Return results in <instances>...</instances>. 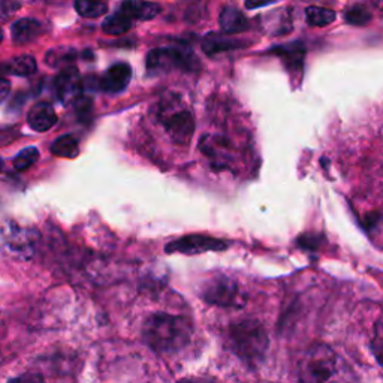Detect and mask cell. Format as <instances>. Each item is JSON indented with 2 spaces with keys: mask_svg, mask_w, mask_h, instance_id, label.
<instances>
[{
  "mask_svg": "<svg viewBox=\"0 0 383 383\" xmlns=\"http://www.w3.org/2000/svg\"><path fill=\"white\" fill-rule=\"evenodd\" d=\"M73 56H75V52L71 48H55L47 55V63H50L52 66H59L62 63H68L73 60Z\"/></svg>",
  "mask_w": 383,
  "mask_h": 383,
  "instance_id": "obj_25",
  "label": "cell"
},
{
  "mask_svg": "<svg viewBox=\"0 0 383 383\" xmlns=\"http://www.w3.org/2000/svg\"><path fill=\"white\" fill-rule=\"evenodd\" d=\"M42 31H44L42 23L35 18L17 20L13 24V27H10L13 41L18 45H26V44H30V42L36 41L42 35Z\"/></svg>",
  "mask_w": 383,
  "mask_h": 383,
  "instance_id": "obj_13",
  "label": "cell"
},
{
  "mask_svg": "<svg viewBox=\"0 0 383 383\" xmlns=\"http://www.w3.org/2000/svg\"><path fill=\"white\" fill-rule=\"evenodd\" d=\"M145 68L150 75H159L174 69L195 71L199 68V63L194 51L186 47H162L148 52Z\"/></svg>",
  "mask_w": 383,
  "mask_h": 383,
  "instance_id": "obj_4",
  "label": "cell"
},
{
  "mask_svg": "<svg viewBox=\"0 0 383 383\" xmlns=\"http://www.w3.org/2000/svg\"><path fill=\"white\" fill-rule=\"evenodd\" d=\"M39 159V150L36 147H27L24 150H21L13 161L14 168L17 171H26L31 165H34Z\"/></svg>",
  "mask_w": 383,
  "mask_h": 383,
  "instance_id": "obj_23",
  "label": "cell"
},
{
  "mask_svg": "<svg viewBox=\"0 0 383 383\" xmlns=\"http://www.w3.org/2000/svg\"><path fill=\"white\" fill-rule=\"evenodd\" d=\"M81 89L82 84L77 68H65L60 71V73L55 80L56 96L63 103H75L81 98Z\"/></svg>",
  "mask_w": 383,
  "mask_h": 383,
  "instance_id": "obj_8",
  "label": "cell"
},
{
  "mask_svg": "<svg viewBox=\"0 0 383 383\" xmlns=\"http://www.w3.org/2000/svg\"><path fill=\"white\" fill-rule=\"evenodd\" d=\"M246 42H243L236 38H228V36H220L216 34H208L202 42V50H204L208 56L219 55L223 51L229 50H237L241 47H246Z\"/></svg>",
  "mask_w": 383,
  "mask_h": 383,
  "instance_id": "obj_16",
  "label": "cell"
},
{
  "mask_svg": "<svg viewBox=\"0 0 383 383\" xmlns=\"http://www.w3.org/2000/svg\"><path fill=\"white\" fill-rule=\"evenodd\" d=\"M220 29L228 35H238L250 29L249 20L244 17L240 9L233 6H225L219 15Z\"/></svg>",
  "mask_w": 383,
  "mask_h": 383,
  "instance_id": "obj_14",
  "label": "cell"
},
{
  "mask_svg": "<svg viewBox=\"0 0 383 383\" xmlns=\"http://www.w3.org/2000/svg\"><path fill=\"white\" fill-rule=\"evenodd\" d=\"M228 345L244 364L259 366L268 349V334L261 322L254 319L237 322L228 329Z\"/></svg>",
  "mask_w": 383,
  "mask_h": 383,
  "instance_id": "obj_3",
  "label": "cell"
},
{
  "mask_svg": "<svg viewBox=\"0 0 383 383\" xmlns=\"http://www.w3.org/2000/svg\"><path fill=\"white\" fill-rule=\"evenodd\" d=\"M229 243L220 238H212L208 236H186L177 238L166 244V253H182V254H198L204 252H222L228 249Z\"/></svg>",
  "mask_w": 383,
  "mask_h": 383,
  "instance_id": "obj_7",
  "label": "cell"
},
{
  "mask_svg": "<svg viewBox=\"0 0 383 383\" xmlns=\"http://www.w3.org/2000/svg\"><path fill=\"white\" fill-rule=\"evenodd\" d=\"M271 52L275 56H279L284 62L286 68L291 72H301L303 71L305 47L301 44V42H292V44L274 47L271 50Z\"/></svg>",
  "mask_w": 383,
  "mask_h": 383,
  "instance_id": "obj_15",
  "label": "cell"
},
{
  "mask_svg": "<svg viewBox=\"0 0 383 383\" xmlns=\"http://www.w3.org/2000/svg\"><path fill=\"white\" fill-rule=\"evenodd\" d=\"M133 26V20L127 15L123 9H117L114 14L108 15L102 23V30L106 35L111 36H119L129 31Z\"/></svg>",
  "mask_w": 383,
  "mask_h": 383,
  "instance_id": "obj_17",
  "label": "cell"
},
{
  "mask_svg": "<svg viewBox=\"0 0 383 383\" xmlns=\"http://www.w3.org/2000/svg\"><path fill=\"white\" fill-rule=\"evenodd\" d=\"M56 123L57 114L48 102H38L27 113V124L35 132H47Z\"/></svg>",
  "mask_w": 383,
  "mask_h": 383,
  "instance_id": "obj_11",
  "label": "cell"
},
{
  "mask_svg": "<svg viewBox=\"0 0 383 383\" xmlns=\"http://www.w3.org/2000/svg\"><path fill=\"white\" fill-rule=\"evenodd\" d=\"M305 20L310 26L324 27L333 23L335 20V13L322 6H308L305 9Z\"/></svg>",
  "mask_w": 383,
  "mask_h": 383,
  "instance_id": "obj_21",
  "label": "cell"
},
{
  "mask_svg": "<svg viewBox=\"0 0 383 383\" xmlns=\"http://www.w3.org/2000/svg\"><path fill=\"white\" fill-rule=\"evenodd\" d=\"M20 6H21L20 3L8 2V0H5V2L2 3V20L6 21L9 18V15H13L14 10H17Z\"/></svg>",
  "mask_w": 383,
  "mask_h": 383,
  "instance_id": "obj_28",
  "label": "cell"
},
{
  "mask_svg": "<svg viewBox=\"0 0 383 383\" xmlns=\"http://www.w3.org/2000/svg\"><path fill=\"white\" fill-rule=\"evenodd\" d=\"M373 350H375V355H376L377 361L383 366V326H379V329H377V334H376L375 343H373Z\"/></svg>",
  "mask_w": 383,
  "mask_h": 383,
  "instance_id": "obj_26",
  "label": "cell"
},
{
  "mask_svg": "<svg viewBox=\"0 0 383 383\" xmlns=\"http://www.w3.org/2000/svg\"><path fill=\"white\" fill-rule=\"evenodd\" d=\"M38 69V63L31 56H18L8 60L3 65V72L13 73L17 77L34 75Z\"/></svg>",
  "mask_w": 383,
  "mask_h": 383,
  "instance_id": "obj_19",
  "label": "cell"
},
{
  "mask_svg": "<svg viewBox=\"0 0 383 383\" xmlns=\"http://www.w3.org/2000/svg\"><path fill=\"white\" fill-rule=\"evenodd\" d=\"M201 150L204 152L216 168H228L232 161L231 145L226 138L217 135H207L201 140Z\"/></svg>",
  "mask_w": 383,
  "mask_h": 383,
  "instance_id": "obj_9",
  "label": "cell"
},
{
  "mask_svg": "<svg viewBox=\"0 0 383 383\" xmlns=\"http://www.w3.org/2000/svg\"><path fill=\"white\" fill-rule=\"evenodd\" d=\"M298 376L303 383H356L352 368L325 345L305 350L298 363Z\"/></svg>",
  "mask_w": 383,
  "mask_h": 383,
  "instance_id": "obj_1",
  "label": "cell"
},
{
  "mask_svg": "<svg viewBox=\"0 0 383 383\" xmlns=\"http://www.w3.org/2000/svg\"><path fill=\"white\" fill-rule=\"evenodd\" d=\"M8 383H45V382H44V377H42L41 375L26 373V375H21L13 380H9Z\"/></svg>",
  "mask_w": 383,
  "mask_h": 383,
  "instance_id": "obj_27",
  "label": "cell"
},
{
  "mask_svg": "<svg viewBox=\"0 0 383 383\" xmlns=\"http://www.w3.org/2000/svg\"><path fill=\"white\" fill-rule=\"evenodd\" d=\"M180 383H219V382L211 377H187Z\"/></svg>",
  "mask_w": 383,
  "mask_h": 383,
  "instance_id": "obj_29",
  "label": "cell"
},
{
  "mask_svg": "<svg viewBox=\"0 0 383 383\" xmlns=\"http://www.w3.org/2000/svg\"><path fill=\"white\" fill-rule=\"evenodd\" d=\"M345 18L349 24L366 26L371 21V14L364 6H354L345 14Z\"/></svg>",
  "mask_w": 383,
  "mask_h": 383,
  "instance_id": "obj_24",
  "label": "cell"
},
{
  "mask_svg": "<svg viewBox=\"0 0 383 383\" xmlns=\"http://www.w3.org/2000/svg\"><path fill=\"white\" fill-rule=\"evenodd\" d=\"M120 9H123L124 13L129 15L133 21H148L153 20L156 15L161 13V6L153 2H123L120 5Z\"/></svg>",
  "mask_w": 383,
  "mask_h": 383,
  "instance_id": "obj_18",
  "label": "cell"
},
{
  "mask_svg": "<svg viewBox=\"0 0 383 383\" xmlns=\"http://www.w3.org/2000/svg\"><path fill=\"white\" fill-rule=\"evenodd\" d=\"M201 296L205 303L219 307L240 308L247 301L240 284L228 275H212L202 286Z\"/></svg>",
  "mask_w": 383,
  "mask_h": 383,
  "instance_id": "obj_6",
  "label": "cell"
},
{
  "mask_svg": "<svg viewBox=\"0 0 383 383\" xmlns=\"http://www.w3.org/2000/svg\"><path fill=\"white\" fill-rule=\"evenodd\" d=\"M159 122L175 144L187 145L192 141L195 132V119L187 108L166 99L159 108Z\"/></svg>",
  "mask_w": 383,
  "mask_h": 383,
  "instance_id": "obj_5",
  "label": "cell"
},
{
  "mask_svg": "<svg viewBox=\"0 0 383 383\" xmlns=\"http://www.w3.org/2000/svg\"><path fill=\"white\" fill-rule=\"evenodd\" d=\"M194 326L183 316L156 313L147 319L143 337L147 346L159 354H175L183 350L192 340Z\"/></svg>",
  "mask_w": 383,
  "mask_h": 383,
  "instance_id": "obj_2",
  "label": "cell"
},
{
  "mask_svg": "<svg viewBox=\"0 0 383 383\" xmlns=\"http://www.w3.org/2000/svg\"><path fill=\"white\" fill-rule=\"evenodd\" d=\"M132 78V68L127 63H115L99 80L101 90L106 93L123 92Z\"/></svg>",
  "mask_w": 383,
  "mask_h": 383,
  "instance_id": "obj_10",
  "label": "cell"
},
{
  "mask_svg": "<svg viewBox=\"0 0 383 383\" xmlns=\"http://www.w3.org/2000/svg\"><path fill=\"white\" fill-rule=\"evenodd\" d=\"M77 13L84 18H98L108 13V5L105 2H92V0H78L75 2Z\"/></svg>",
  "mask_w": 383,
  "mask_h": 383,
  "instance_id": "obj_22",
  "label": "cell"
},
{
  "mask_svg": "<svg viewBox=\"0 0 383 383\" xmlns=\"http://www.w3.org/2000/svg\"><path fill=\"white\" fill-rule=\"evenodd\" d=\"M0 87H2V90H0V96H2V101H5L8 96V92H9V81L6 78H3L2 84H0Z\"/></svg>",
  "mask_w": 383,
  "mask_h": 383,
  "instance_id": "obj_30",
  "label": "cell"
},
{
  "mask_svg": "<svg viewBox=\"0 0 383 383\" xmlns=\"http://www.w3.org/2000/svg\"><path fill=\"white\" fill-rule=\"evenodd\" d=\"M35 232H30L17 226L15 223H9V226L3 228V241L5 246L9 247L10 252L15 253H30L31 244H34Z\"/></svg>",
  "mask_w": 383,
  "mask_h": 383,
  "instance_id": "obj_12",
  "label": "cell"
},
{
  "mask_svg": "<svg viewBox=\"0 0 383 383\" xmlns=\"http://www.w3.org/2000/svg\"><path fill=\"white\" fill-rule=\"evenodd\" d=\"M51 153L55 156L66 157V159L77 157L80 153L77 138L72 135H63V136L57 138V140L51 145Z\"/></svg>",
  "mask_w": 383,
  "mask_h": 383,
  "instance_id": "obj_20",
  "label": "cell"
}]
</instances>
